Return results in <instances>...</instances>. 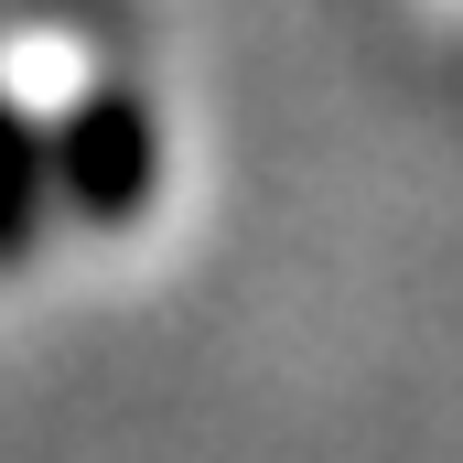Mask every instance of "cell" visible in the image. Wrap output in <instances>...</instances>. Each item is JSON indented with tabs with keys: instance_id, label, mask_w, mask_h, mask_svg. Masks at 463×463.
Wrapping results in <instances>:
<instances>
[{
	"instance_id": "1",
	"label": "cell",
	"mask_w": 463,
	"mask_h": 463,
	"mask_svg": "<svg viewBox=\"0 0 463 463\" xmlns=\"http://www.w3.org/2000/svg\"><path fill=\"white\" fill-rule=\"evenodd\" d=\"M162 184V118L140 87H87L76 109L43 129V194L76 227H129Z\"/></svg>"
},
{
	"instance_id": "2",
	"label": "cell",
	"mask_w": 463,
	"mask_h": 463,
	"mask_svg": "<svg viewBox=\"0 0 463 463\" xmlns=\"http://www.w3.org/2000/svg\"><path fill=\"white\" fill-rule=\"evenodd\" d=\"M43 216H54V194H43V129L0 98V269H22L43 248Z\"/></svg>"
}]
</instances>
